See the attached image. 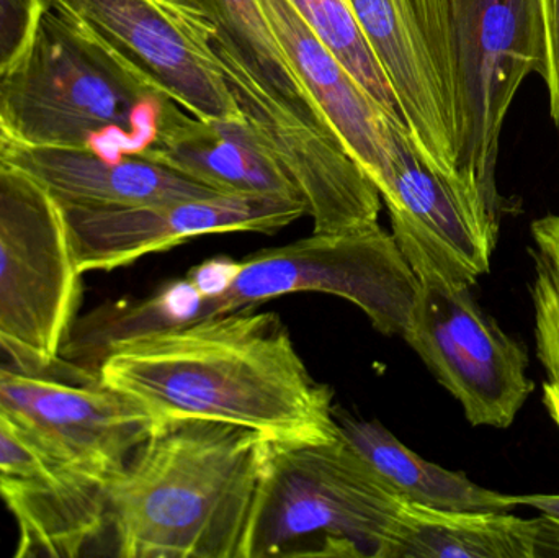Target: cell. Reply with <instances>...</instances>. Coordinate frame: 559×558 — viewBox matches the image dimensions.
I'll use <instances>...</instances> for the list:
<instances>
[{
	"label": "cell",
	"mask_w": 559,
	"mask_h": 558,
	"mask_svg": "<svg viewBox=\"0 0 559 558\" xmlns=\"http://www.w3.org/2000/svg\"><path fill=\"white\" fill-rule=\"evenodd\" d=\"M252 310L117 341L98 380L154 423L210 419L272 442L337 438L334 392L311 376L278 314Z\"/></svg>",
	"instance_id": "6da1fadb"
},
{
	"label": "cell",
	"mask_w": 559,
	"mask_h": 558,
	"mask_svg": "<svg viewBox=\"0 0 559 558\" xmlns=\"http://www.w3.org/2000/svg\"><path fill=\"white\" fill-rule=\"evenodd\" d=\"M272 441L210 419L154 425L107 480L108 531L123 558H242Z\"/></svg>",
	"instance_id": "7a4b0ae2"
},
{
	"label": "cell",
	"mask_w": 559,
	"mask_h": 558,
	"mask_svg": "<svg viewBox=\"0 0 559 558\" xmlns=\"http://www.w3.org/2000/svg\"><path fill=\"white\" fill-rule=\"evenodd\" d=\"M170 98L84 25L43 7L0 75V115L26 146L82 150L107 163L147 156Z\"/></svg>",
	"instance_id": "3957f363"
},
{
	"label": "cell",
	"mask_w": 559,
	"mask_h": 558,
	"mask_svg": "<svg viewBox=\"0 0 559 558\" xmlns=\"http://www.w3.org/2000/svg\"><path fill=\"white\" fill-rule=\"evenodd\" d=\"M404 503L341 436L272 442L242 558H383Z\"/></svg>",
	"instance_id": "277c9868"
},
{
	"label": "cell",
	"mask_w": 559,
	"mask_h": 558,
	"mask_svg": "<svg viewBox=\"0 0 559 558\" xmlns=\"http://www.w3.org/2000/svg\"><path fill=\"white\" fill-rule=\"evenodd\" d=\"M301 292L344 298L381 334L403 336L419 278L393 235L378 222L342 231H312L308 238L241 261L228 290L206 304L203 320Z\"/></svg>",
	"instance_id": "5b68a950"
},
{
	"label": "cell",
	"mask_w": 559,
	"mask_h": 558,
	"mask_svg": "<svg viewBox=\"0 0 559 558\" xmlns=\"http://www.w3.org/2000/svg\"><path fill=\"white\" fill-rule=\"evenodd\" d=\"M460 179L495 209L502 127L525 79L547 71L542 0H453Z\"/></svg>",
	"instance_id": "8992f818"
},
{
	"label": "cell",
	"mask_w": 559,
	"mask_h": 558,
	"mask_svg": "<svg viewBox=\"0 0 559 558\" xmlns=\"http://www.w3.org/2000/svg\"><path fill=\"white\" fill-rule=\"evenodd\" d=\"M81 274L58 206L41 182L0 154V341L59 363Z\"/></svg>",
	"instance_id": "52a82bcc"
},
{
	"label": "cell",
	"mask_w": 559,
	"mask_h": 558,
	"mask_svg": "<svg viewBox=\"0 0 559 558\" xmlns=\"http://www.w3.org/2000/svg\"><path fill=\"white\" fill-rule=\"evenodd\" d=\"M200 120L246 121L226 82L206 0H45Z\"/></svg>",
	"instance_id": "ba28073f"
},
{
	"label": "cell",
	"mask_w": 559,
	"mask_h": 558,
	"mask_svg": "<svg viewBox=\"0 0 559 558\" xmlns=\"http://www.w3.org/2000/svg\"><path fill=\"white\" fill-rule=\"evenodd\" d=\"M347 3L386 74L417 150L439 173L462 180L456 169L460 98L453 0Z\"/></svg>",
	"instance_id": "9c48e42d"
},
{
	"label": "cell",
	"mask_w": 559,
	"mask_h": 558,
	"mask_svg": "<svg viewBox=\"0 0 559 558\" xmlns=\"http://www.w3.org/2000/svg\"><path fill=\"white\" fill-rule=\"evenodd\" d=\"M403 337L463 406L473 426L506 429L534 392L528 356L476 304L465 285L419 274Z\"/></svg>",
	"instance_id": "30bf717a"
},
{
	"label": "cell",
	"mask_w": 559,
	"mask_h": 558,
	"mask_svg": "<svg viewBox=\"0 0 559 558\" xmlns=\"http://www.w3.org/2000/svg\"><path fill=\"white\" fill-rule=\"evenodd\" d=\"M0 413L43 459L49 474L108 480L150 438L154 425L136 403L100 382L0 367Z\"/></svg>",
	"instance_id": "8fae6325"
},
{
	"label": "cell",
	"mask_w": 559,
	"mask_h": 558,
	"mask_svg": "<svg viewBox=\"0 0 559 558\" xmlns=\"http://www.w3.org/2000/svg\"><path fill=\"white\" fill-rule=\"evenodd\" d=\"M213 46L246 123L295 183L314 233L377 223L383 205L380 192L337 136L265 87L218 38Z\"/></svg>",
	"instance_id": "7c38bea8"
},
{
	"label": "cell",
	"mask_w": 559,
	"mask_h": 558,
	"mask_svg": "<svg viewBox=\"0 0 559 558\" xmlns=\"http://www.w3.org/2000/svg\"><path fill=\"white\" fill-rule=\"evenodd\" d=\"M394 241L416 275L472 287L489 271L501 210L455 177L439 173L413 138L401 150L383 197Z\"/></svg>",
	"instance_id": "4fadbf2b"
},
{
	"label": "cell",
	"mask_w": 559,
	"mask_h": 558,
	"mask_svg": "<svg viewBox=\"0 0 559 558\" xmlns=\"http://www.w3.org/2000/svg\"><path fill=\"white\" fill-rule=\"evenodd\" d=\"M308 215L305 202L274 195L218 193L61 219L75 271H114L197 236L277 233Z\"/></svg>",
	"instance_id": "5bb4252c"
},
{
	"label": "cell",
	"mask_w": 559,
	"mask_h": 558,
	"mask_svg": "<svg viewBox=\"0 0 559 558\" xmlns=\"http://www.w3.org/2000/svg\"><path fill=\"white\" fill-rule=\"evenodd\" d=\"M286 61L342 146L381 199L409 140L403 121L388 114L348 69L322 45L288 0H259Z\"/></svg>",
	"instance_id": "9a60e30c"
},
{
	"label": "cell",
	"mask_w": 559,
	"mask_h": 558,
	"mask_svg": "<svg viewBox=\"0 0 559 558\" xmlns=\"http://www.w3.org/2000/svg\"><path fill=\"white\" fill-rule=\"evenodd\" d=\"M3 156L45 186L61 219L222 193L146 156L107 163L87 151L26 146L19 141Z\"/></svg>",
	"instance_id": "2e32d148"
},
{
	"label": "cell",
	"mask_w": 559,
	"mask_h": 558,
	"mask_svg": "<svg viewBox=\"0 0 559 558\" xmlns=\"http://www.w3.org/2000/svg\"><path fill=\"white\" fill-rule=\"evenodd\" d=\"M150 159L222 193L301 200L293 180L246 121L200 120L167 105Z\"/></svg>",
	"instance_id": "e0dca14e"
},
{
	"label": "cell",
	"mask_w": 559,
	"mask_h": 558,
	"mask_svg": "<svg viewBox=\"0 0 559 558\" xmlns=\"http://www.w3.org/2000/svg\"><path fill=\"white\" fill-rule=\"evenodd\" d=\"M338 436L360 454L407 503L468 513H512V495L486 490L462 472L447 471L420 458L374 419L334 406Z\"/></svg>",
	"instance_id": "ac0fdd59"
},
{
	"label": "cell",
	"mask_w": 559,
	"mask_h": 558,
	"mask_svg": "<svg viewBox=\"0 0 559 558\" xmlns=\"http://www.w3.org/2000/svg\"><path fill=\"white\" fill-rule=\"evenodd\" d=\"M537 520L404 503L383 558H535Z\"/></svg>",
	"instance_id": "d6986e66"
},
{
	"label": "cell",
	"mask_w": 559,
	"mask_h": 558,
	"mask_svg": "<svg viewBox=\"0 0 559 558\" xmlns=\"http://www.w3.org/2000/svg\"><path fill=\"white\" fill-rule=\"evenodd\" d=\"M216 23V38L228 46L242 64L301 117L322 130L334 131L293 72L283 55L259 0H206Z\"/></svg>",
	"instance_id": "ffe728a7"
},
{
	"label": "cell",
	"mask_w": 559,
	"mask_h": 558,
	"mask_svg": "<svg viewBox=\"0 0 559 558\" xmlns=\"http://www.w3.org/2000/svg\"><path fill=\"white\" fill-rule=\"evenodd\" d=\"M322 45L397 120L400 107L380 62L365 39L347 0H288ZM404 123V121H403Z\"/></svg>",
	"instance_id": "44dd1931"
},
{
	"label": "cell",
	"mask_w": 559,
	"mask_h": 558,
	"mask_svg": "<svg viewBox=\"0 0 559 558\" xmlns=\"http://www.w3.org/2000/svg\"><path fill=\"white\" fill-rule=\"evenodd\" d=\"M535 248V327L538 357L550 383L559 385V215L532 225Z\"/></svg>",
	"instance_id": "7402d4cb"
},
{
	"label": "cell",
	"mask_w": 559,
	"mask_h": 558,
	"mask_svg": "<svg viewBox=\"0 0 559 558\" xmlns=\"http://www.w3.org/2000/svg\"><path fill=\"white\" fill-rule=\"evenodd\" d=\"M43 7L45 0H0V75L25 48Z\"/></svg>",
	"instance_id": "603a6c76"
},
{
	"label": "cell",
	"mask_w": 559,
	"mask_h": 558,
	"mask_svg": "<svg viewBox=\"0 0 559 558\" xmlns=\"http://www.w3.org/2000/svg\"><path fill=\"white\" fill-rule=\"evenodd\" d=\"M0 474L16 477L48 475L43 459L26 444L12 423L0 413Z\"/></svg>",
	"instance_id": "cb8c5ba5"
},
{
	"label": "cell",
	"mask_w": 559,
	"mask_h": 558,
	"mask_svg": "<svg viewBox=\"0 0 559 558\" xmlns=\"http://www.w3.org/2000/svg\"><path fill=\"white\" fill-rule=\"evenodd\" d=\"M239 271H241V261H235L231 258H213L190 269L186 277L192 282L203 300L210 304L228 290Z\"/></svg>",
	"instance_id": "d4e9b609"
},
{
	"label": "cell",
	"mask_w": 559,
	"mask_h": 558,
	"mask_svg": "<svg viewBox=\"0 0 559 558\" xmlns=\"http://www.w3.org/2000/svg\"><path fill=\"white\" fill-rule=\"evenodd\" d=\"M547 28V71L544 82L550 95V110L559 127V0H542Z\"/></svg>",
	"instance_id": "484cf974"
},
{
	"label": "cell",
	"mask_w": 559,
	"mask_h": 558,
	"mask_svg": "<svg viewBox=\"0 0 559 558\" xmlns=\"http://www.w3.org/2000/svg\"><path fill=\"white\" fill-rule=\"evenodd\" d=\"M559 557V520L542 514L537 520L535 558Z\"/></svg>",
	"instance_id": "4316f807"
},
{
	"label": "cell",
	"mask_w": 559,
	"mask_h": 558,
	"mask_svg": "<svg viewBox=\"0 0 559 558\" xmlns=\"http://www.w3.org/2000/svg\"><path fill=\"white\" fill-rule=\"evenodd\" d=\"M514 498L518 507L534 508L542 514L559 520V495H518Z\"/></svg>",
	"instance_id": "83f0119b"
},
{
	"label": "cell",
	"mask_w": 559,
	"mask_h": 558,
	"mask_svg": "<svg viewBox=\"0 0 559 558\" xmlns=\"http://www.w3.org/2000/svg\"><path fill=\"white\" fill-rule=\"evenodd\" d=\"M544 402L547 406L548 415L554 419L559 429V385L547 382L544 385Z\"/></svg>",
	"instance_id": "f1b7e54d"
},
{
	"label": "cell",
	"mask_w": 559,
	"mask_h": 558,
	"mask_svg": "<svg viewBox=\"0 0 559 558\" xmlns=\"http://www.w3.org/2000/svg\"><path fill=\"white\" fill-rule=\"evenodd\" d=\"M15 143L16 138L13 136L12 130H10L9 124L5 123L2 115H0V154L3 156Z\"/></svg>",
	"instance_id": "f546056e"
}]
</instances>
